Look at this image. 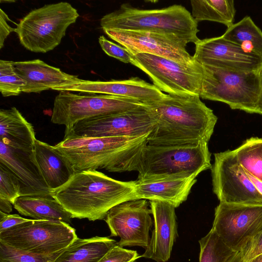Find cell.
Returning a JSON list of instances; mask_svg holds the SVG:
<instances>
[{
  "instance_id": "27",
  "label": "cell",
  "mask_w": 262,
  "mask_h": 262,
  "mask_svg": "<svg viewBox=\"0 0 262 262\" xmlns=\"http://www.w3.org/2000/svg\"><path fill=\"white\" fill-rule=\"evenodd\" d=\"M234 151L244 169L262 182V138H249Z\"/></svg>"
},
{
  "instance_id": "34",
  "label": "cell",
  "mask_w": 262,
  "mask_h": 262,
  "mask_svg": "<svg viewBox=\"0 0 262 262\" xmlns=\"http://www.w3.org/2000/svg\"><path fill=\"white\" fill-rule=\"evenodd\" d=\"M140 257L137 251L125 249L116 245L98 262H135Z\"/></svg>"
},
{
  "instance_id": "10",
  "label": "cell",
  "mask_w": 262,
  "mask_h": 262,
  "mask_svg": "<svg viewBox=\"0 0 262 262\" xmlns=\"http://www.w3.org/2000/svg\"><path fill=\"white\" fill-rule=\"evenodd\" d=\"M77 237L74 228L59 221L29 219L0 232V241L18 250L36 254L60 251Z\"/></svg>"
},
{
  "instance_id": "11",
  "label": "cell",
  "mask_w": 262,
  "mask_h": 262,
  "mask_svg": "<svg viewBox=\"0 0 262 262\" xmlns=\"http://www.w3.org/2000/svg\"><path fill=\"white\" fill-rule=\"evenodd\" d=\"M157 122V114L150 105H147L123 113L80 121L66 129L64 136H141L150 134Z\"/></svg>"
},
{
  "instance_id": "44",
  "label": "cell",
  "mask_w": 262,
  "mask_h": 262,
  "mask_svg": "<svg viewBox=\"0 0 262 262\" xmlns=\"http://www.w3.org/2000/svg\"><path fill=\"white\" fill-rule=\"evenodd\" d=\"M135 262H136V261H135Z\"/></svg>"
},
{
  "instance_id": "17",
  "label": "cell",
  "mask_w": 262,
  "mask_h": 262,
  "mask_svg": "<svg viewBox=\"0 0 262 262\" xmlns=\"http://www.w3.org/2000/svg\"><path fill=\"white\" fill-rule=\"evenodd\" d=\"M52 90L118 96L134 99L147 105L159 101L167 95L153 84L139 77L106 81L80 79L74 83L55 88Z\"/></svg>"
},
{
  "instance_id": "21",
  "label": "cell",
  "mask_w": 262,
  "mask_h": 262,
  "mask_svg": "<svg viewBox=\"0 0 262 262\" xmlns=\"http://www.w3.org/2000/svg\"><path fill=\"white\" fill-rule=\"evenodd\" d=\"M197 176L171 178L150 182H135V200L160 201L178 207L185 202L196 183Z\"/></svg>"
},
{
  "instance_id": "1",
  "label": "cell",
  "mask_w": 262,
  "mask_h": 262,
  "mask_svg": "<svg viewBox=\"0 0 262 262\" xmlns=\"http://www.w3.org/2000/svg\"><path fill=\"white\" fill-rule=\"evenodd\" d=\"M200 95L167 94L150 105L157 115L148 144L176 145L208 142L217 122L213 111Z\"/></svg>"
},
{
  "instance_id": "36",
  "label": "cell",
  "mask_w": 262,
  "mask_h": 262,
  "mask_svg": "<svg viewBox=\"0 0 262 262\" xmlns=\"http://www.w3.org/2000/svg\"><path fill=\"white\" fill-rule=\"evenodd\" d=\"M240 253L243 262H248L262 253V231L254 237Z\"/></svg>"
},
{
  "instance_id": "30",
  "label": "cell",
  "mask_w": 262,
  "mask_h": 262,
  "mask_svg": "<svg viewBox=\"0 0 262 262\" xmlns=\"http://www.w3.org/2000/svg\"><path fill=\"white\" fill-rule=\"evenodd\" d=\"M62 250L36 254L18 250L0 241V262H53Z\"/></svg>"
},
{
  "instance_id": "40",
  "label": "cell",
  "mask_w": 262,
  "mask_h": 262,
  "mask_svg": "<svg viewBox=\"0 0 262 262\" xmlns=\"http://www.w3.org/2000/svg\"><path fill=\"white\" fill-rule=\"evenodd\" d=\"M245 172L256 189L261 195H262V182L253 176L246 170H245Z\"/></svg>"
},
{
  "instance_id": "33",
  "label": "cell",
  "mask_w": 262,
  "mask_h": 262,
  "mask_svg": "<svg viewBox=\"0 0 262 262\" xmlns=\"http://www.w3.org/2000/svg\"><path fill=\"white\" fill-rule=\"evenodd\" d=\"M102 50L108 56L124 63H131L133 55L124 47L107 40L101 35L98 39Z\"/></svg>"
},
{
  "instance_id": "12",
  "label": "cell",
  "mask_w": 262,
  "mask_h": 262,
  "mask_svg": "<svg viewBox=\"0 0 262 262\" xmlns=\"http://www.w3.org/2000/svg\"><path fill=\"white\" fill-rule=\"evenodd\" d=\"M211 229L235 252L262 231V205L220 202Z\"/></svg>"
},
{
  "instance_id": "22",
  "label": "cell",
  "mask_w": 262,
  "mask_h": 262,
  "mask_svg": "<svg viewBox=\"0 0 262 262\" xmlns=\"http://www.w3.org/2000/svg\"><path fill=\"white\" fill-rule=\"evenodd\" d=\"M34 151L40 171L51 191L63 185L76 172L68 160L54 146L36 139Z\"/></svg>"
},
{
  "instance_id": "3",
  "label": "cell",
  "mask_w": 262,
  "mask_h": 262,
  "mask_svg": "<svg viewBox=\"0 0 262 262\" xmlns=\"http://www.w3.org/2000/svg\"><path fill=\"white\" fill-rule=\"evenodd\" d=\"M149 134L137 137L64 136L54 147L76 172L101 169L117 172L136 171Z\"/></svg>"
},
{
  "instance_id": "37",
  "label": "cell",
  "mask_w": 262,
  "mask_h": 262,
  "mask_svg": "<svg viewBox=\"0 0 262 262\" xmlns=\"http://www.w3.org/2000/svg\"><path fill=\"white\" fill-rule=\"evenodd\" d=\"M29 220L16 214H9L0 211V232Z\"/></svg>"
},
{
  "instance_id": "32",
  "label": "cell",
  "mask_w": 262,
  "mask_h": 262,
  "mask_svg": "<svg viewBox=\"0 0 262 262\" xmlns=\"http://www.w3.org/2000/svg\"><path fill=\"white\" fill-rule=\"evenodd\" d=\"M191 15L198 21L208 20L223 24L227 26L226 22L211 4L210 0H191Z\"/></svg>"
},
{
  "instance_id": "28",
  "label": "cell",
  "mask_w": 262,
  "mask_h": 262,
  "mask_svg": "<svg viewBox=\"0 0 262 262\" xmlns=\"http://www.w3.org/2000/svg\"><path fill=\"white\" fill-rule=\"evenodd\" d=\"M199 262H228L236 253L229 248L212 229L199 241Z\"/></svg>"
},
{
  "instance_id": "2",
  "label": "cell",
  "mask_w": 262,
  "mask_h": 262,
  "mask_svg": "<svg viewBox=\"0 0 262 262\" xmlns=\"http://www.w3.org/2000/svg\"><path fill=\"white\" fill-rule=\"evenodd\" d=\"M135 182L116 180L97 170L75 172L52 196L72 218L104 220L107 212L124 202L135 200Z\"/></svg>"
},
{
  "instance_id": "26",
  "label": "cell",
  "mask_w": 262,
  "mask_h": 262,
  "mask_svg": "<svg viewBox=\"0 0 262 262\" xmlns=\"http://www.w3.org/2000/svg\"><path fill=\"white\" fill-rule=\"evenodd\" d=\"M222 37L245 50L262 57V31L250 16L227 28Z\"/></svg>"
},
{
  "instance_id": "43",
  "label": "cell",
  "mask_w": 262,
  "mask_h": 262,
  "mask_svg": "<svg viewBox=\"0 0 262 262\" xmlns=\"http://www.w3.org/2000/svg\"><path fill=\"white\" fill-rule=\"evenodd\" d=\"M260 73L261 76L262 77V68L260 70Z\"/></svg>"
},
{
  "instance_id": "41",
  "label": "cell",
  "mask_w": 262,
  "mask_h": 262,
  "mask_svg": "<svg viewBox=\"0 0 262 262\" xmlns=\"http://www.w3.org/2000/svg\"><path fill=\"white\" fill-rule=\"evenodd\" d=\"M228 262H243L241 253L237 252L235 254Z\"/></svg>"
},
{
  "instance_id": "31",
  "label": "cell",
  "mask_w": 262,
  "mask_h": 262,
  "mask_svg": "<svg viewBox=\"0 0 262 262\" xmlns=\"http://www.w3.org/2000/svg\"><path fill=\"white\" fill-rule=\"evenodd\" d=\"M21 196V183L10 170L0 164V198L13 204Z\"/></svg>"
},
{
  "instance_id": "25",
  "label": "cell",
  "mask_w": 262,
  "mask_h": 262,
  "mask_svg": "<svg viewBox=\"0 0 262 262\" xmlns=\"http://www.w3.org/2000/svg\"><path fill=\"white\" fill-rule=\"evenodd\" d=\"M117 243L109 237H77L53 262H98Z\"/></svg>"
},
{
  "instance_id": "39",
  "label": "cell",
  "mask_w": 262,
  "mask_h": 262,
  "mask_svg": "<svg viewBox=\"0 0 262 262\" xmlns=\"http://www.w3.org/2000/svg\"><path fill=\"white\" fill-rule=\"evenodd\" d=\"M12 205L9 201L0 198V211L9 214L12 211Z\"/></svg>"
},
{
  "instance_id": "9",
  "label": "cell",
  "mask_w": 262,
  "mask_h": 262,
  "mask_svg": "<svg viewBox=\"0 0 262 262\" xmlns=\"http://www.w3.org/2000/svg\"><path fill=\"white\" fill-rule=\"evenodd\" d=\"M145 105L147 104L139 100L121 96L61 91L55 98L51 121L68 129L83 120L123 113Z\"/></svg>"
},
{
  "instance_id": "7",
  "label": "cell",
  "mask_w": 262,
  "mask_h": 262,
  "mask_svg": "<svg viewBox=\"0 0 262 262\" xmlns=\"http://www.w3.org/2000/svg\"><path fill=\"white\" fill-rule=\"evenodd\" d=\"M79 15L68 2L45 5L21 19L14 32L27 50L45 53L60 44L67 28L76 22Z\"/></svg>"
},
{
  "instance_id": "24",
  "label": "cell",
  "mask_w": 262,
  "mask_h": 262,
  "mask_svg": "<svg viewBox=\"0 0 262 262\" xmlns=\"http://www.w3.org/2000/svg\"><path fill=\"white\" fill-rule=\"evenodd\" d=\"M14 208L33 220L59 221L71 223L72 215L52 195H27L18 197Z\"/></svg>"
},
{
  "instance_id": "4",
  "label": "cell",
  "mask_w": 262,
  "mask_h": 262,
  "mask_svg": "<svg viewBox=\"0 0 262 262\" xmlns=\"http://www.w3.org/2000/svg\"><path fill=\"white\" fill-rule=\"evenodd\" d=\"M208 142L198 144L146 145L137 162V181L150 182L171 178L198 176L211 168Z\"/></svg>"
},
{
  "instance_id": "14",
  "label": "cell",
  "mask_w": 262,
  "mask_h": 262,
  "mask_svg": "<svg viewBox=\"0 0 262 262\" xmlns=\"http://www.w3.org/2000/svg\"><path fill=\"white\" fill-rule=\"evenodd\" d=\"M151 209L147 200L124 202L112 208L104 221L111 236H119L117 245L122 247L139 246L146 249L149 241V231L153 225Z\"/></svg>"
},
{
  "instance_id": "6",
  "label": "cell",
  "mask_w": 262,
  "mask_h": 262,
  "mask_svg": "<svg viewBox=\"0 0 262 262\" xmlns=\"http://www.w3.org/2000/svg\"><path fill=\"white\" fill-rule=\"evenodd\" d=\"M202 65L204 76L201 98L225 103L233 110L262 115L260 71L239 72Z\"/></svg>"
},
{
  "instance_id": "19",
  "label": "cell",
  "mask_w": 262,
  "mask_h": 262,
  "mask_svg": "<svg viewBox=\"0 0 262 262\" xmlns=\"http://www.w3.org/2000/svg\"><path fill=\"white\" fill-rule=\"evenodd\" d=\"M154 217V229L148 245L140 257L166 262L178 237L175 206L168 202L149 201Z\"/></svg>"
},
{
  "instance_id": "5",
  "label": "cell",
  "mask_w": 262,
  "mask_h": 262,
  "mask_svg": "<svg viewBox=\"0 0 262 262\" xmlns=\"http://www.w3.org/2000/svg\"><path fill=\"white\" fill-rule=\"evenodd\" d=\"M103 30L117 29L148 31L176 35L189 43L200 39L198 22L181 5L157 9H140L123 4L100 19Z\"/></svg>"
},
{
  "instance_id": "35",
  "label": "cell",
  "mask_w": 262,
  "mask_h": 262,
  "mask_svg": "<svg viewBox=\"0 0 262 262\" xmlns=\"http://www.w3.org/2000/svg\"><path fill=\"white\" fill-rule=\"evenodd\" d=\"M219 14L227 24V28L233 24L235 9L232 0H210Z\"/></svg>"
},
{
  "instance_id": "20",
  "label": "cell",
  "mask_w": 262,
  "mask_h": 262,
  "mask_svg": "<svg viewBox=\"0 0 262 262\" xmlns=\"http://www.w3.org/2000/svg\"><path fill=\"white\" fill-rule=\"evenodd\" d=\"M13 65L17 74L26 82L22 90L24 93H39L74 83L80 79L78 76L64 73L40 59L14 61Z\"/></svg>"
},
{
  "instance_id": "13",
  "label": "cell",
  "mask_w": 262,
  "mask_h": 262,
  "mask_svg": "<svg viewBox=\"0 0 262 262\" xmlns=\"http://www.w3.org/2000/svg\"><path fill=\"white\" fill-rule=\"evenodd\" d=\"M211 167L213 191L220 202L262 205V195L256 189L233 150L214 154Z\"/></svg>"
},
{
  "instance_id": "18",
  "label": "cell",
  "mask_w": 262,
  "mask_h": 262,
  "mask_svg": "<svg viewBox=\"0 0 262 262\" xmlns=\"http://www.w3.org/2000/svg\"><path fill=\"white\" fill-rule=\"evenodd\" d=\"M0 164L21 183V195H52L36 159L34 150L11 147L0 141Z\"/></svg>"
},
{
  "instance_id": "8",
  "label": "cell",
  "mask_w": 262,
  "mask_h": 262,
  "mask_svg": "<svg viewBox=\"0 0 262 262\" xmlns=\"http://www.w3.org/2000/svg\"><path fill=\"white\" fill-rule=\"evenodd\" d=\"M132 64L146 74L162 92L172 95H200L204 76L202 65L193 60L183 63L154 55H133Z\"/></svg>"
},
{
  "instance_id": "42",
  "label": "cell",
  "mask_w": 262,
  "mask_h": 262,
  "mask_svg": "<svg viewBox=\"0 0 262 262\" xmlns=\"http://www.w3.org/2000/svg\"><path fill=\"white\" fill-rule=\"evenodd\" d=\"M248 262H262V253L256 256Z\"/></svg>"
},
{
  "instance_id": "23",
  "label": "cell",
  "mask_w": 262,
  "mask_h": 262,
  "mask_svg": "<svg viewBox=\"0 0 262 262\" xmlns=\"http://www.w3.org/2000/svg\"><path fill=\"white\" fill-rule=\"evenodd\" d=\"M36 139L32 125L15 107L0 111V141L16 148L34 150Z\"/></svg>"
},
{
  "instance_id": "16",
  "label": "cell",
  "mask_w": 262,
  "mask_h": 262,
  "mask_svg": "<svg viewBox=\"0 0 262 262\" xmlns=\"http://www.w3.org/2000/svg\"><path fill=\"white\" fill-rule=\"evenodd\" d=\"M193 58L201 64L239 72L260 71L262 57L246 51L222 36L199 39Z\"/></svg>"
},
{
  "instance_id": "29",
  "label": "cell",
  "mask_w": 262,
  "mask_h": 262,
  "mask_svg": "<svg viewBox=\"0 0 262 262\" xmlns=\"http://www.w3.org/2000/svg\"><path fill=\"white\" fill-rule=\"evenodd\" d=\"M12 61L0 60V91L3 97L18 96L26 85L17 74Z\"/></svg>"
},
{
  "instance_id": "15",
  "label": "cell",
  "mask_w": 262,
  "mask_h": 262,
  "mask_svg": "<svg viewBox=\"0 0 262 262\" xmlns=\"http://www.w3.org/2000/svg\"><path fill=\"white\" fill-rule=\"evenodd\" d=\"M103 31L133 55L149 54L183 63L193 60L186 49L189 42L176 35L148 31L107 29Z\"/></svg>"
},
{
  "instance_id": "38",
  "label": "cell",
  "mask_w": 262,
  "mask_h": 262,
  "mask_svg": "<svg viewBox=\"0 0 262 262\" xmlns=\"http://www.w3.org/2000/svg\"><path fill=\"white\" fill-rule=\"evenodd\" d=\"M9 19L6 13L2 9L0 10V49L4 46V41L7 36L11 32L15 30V28L10 27L8 24Z\"/></svg>"
}]
</instances>
